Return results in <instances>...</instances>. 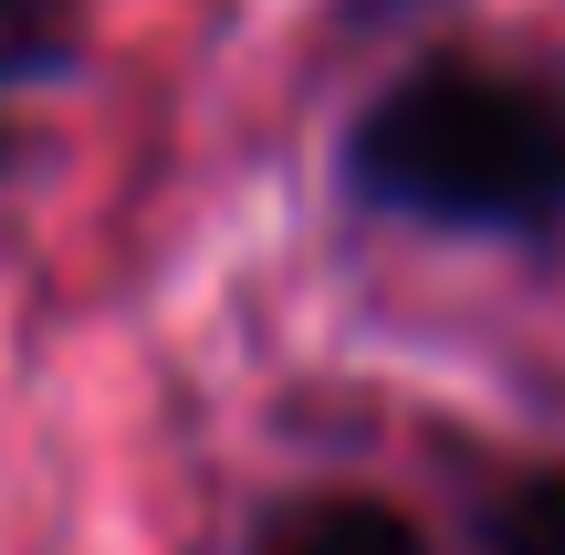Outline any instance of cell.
<instances>
[{"label": "cell", "instance_id": "obj_1", "mask_svg": "<svg viewBox=\"0 0 565 555\" xmlns=\"http://www.w3.org/2000/svg\"><path fill=\"white\" fill-rule=\"evenodd\" d=\"M345 189L419 231L534 242L565 221V95L471 53H429L356 116Z\"/></svg>", "mask_w": 565, "mask_h": 555}, {"label": "cell", "instance_id": "obj_2", "mask_svg": "<svg viewBox=\"0 0 565 555\" xmlns=\"http://www.w3.org/2000/svg\"><path fill=\"white\" fill-rule=\"evenodd\" d=\"M231 555H429L419 514L387 493H356V482H315V493H273L263 514L242 524Z\"/></svg>", "mask_w": 565, "mask_h": 555}, {"label": "cell", "instance_id": "obj_3", "mask_svg": "<svg viewBox=\"0 0 565 555\" xmlns=\"http://www.w3.org/2000/svg\"><path fill=\"white\" fill-rule=\"evenodd\" d=\"M84 63V0H0V95H42Z\"/></svg>", "mask_w": 565, "mask_h": 555}, {"label": "cell", "instance_id": "obj_4", "mask_svg": "<svg viewBox=\"0 0 565 555\" xmlns=\"http://www.w3.org/2000/svg\"><path fill=\"white\" fill-rule=\"evenodd\" d=\"M471 555H565V461L555 472H524L513 493H492Z\"/></svg>", "mask_w": 565, "mask_h": 555}]
</instances>
